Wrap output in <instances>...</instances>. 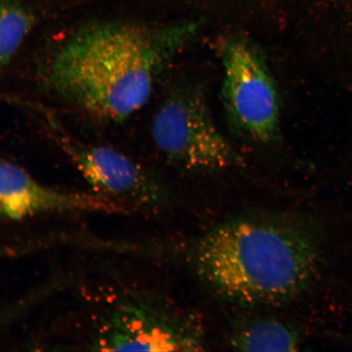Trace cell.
<instances>
[{"instance_id":"cell-1","label":"cell","mask_w":352,"mask_h":352,"mask_svg":"<svg viewBox=\"0 0 352 352\" xmlns=\"http://www.w3.org/2000/svg\"><path fill=\"white\" fill-rule=\"evenodd\" d=\"M315 224L294 214L255 212L224 221L193 244L198 277L223 300L245 307L283 305L307 292L322 259Z\"/></svg>"},{"instance_id":"cell-2","label":"cell","mask_w":352,"mask_h":352,"mask_svg":"<svg viewBox=\"0 0 352 352\" xmlns=\"http://www.w3.org/2000/svg\"><path fill=\"white\" fill-rule=\"evenodd\" d=\"M199 28L197 21L153 28L92 22L59 48L48 85L92 116L124 121L146 104L158 77L192 42Z\"/></svg>"},{"instance_id":"cell-3","label":"cell","mask_w":352,"mask_h":352,"mask_svg":"<svg viewBox=\"0 0 352 352\" xmlns=\"http://www.w3.org/2000/svg\"><path fill=\"white\" fill-rule=\"evenodd\" d=\"M89 345L107 351H201L204 327L195 315L151 294L117 299L101 310Z\"/></svg>"},{"instance_id":"cell-4","label":"cell","mask_w":352,"mask_h":352,"mask_svg":"<svg viewBox=\"0 0 352 352\" xmlns=\"http://www.w3.org/2000/svg\"><path fill=\"white\" fill-rule=\"evenodd\" d=\"M151 132L165 160L184 170L218 173L245 165L215 125L204 91L195 85L170 91L153 117Z\"/></svg>"},{"instance_id":"cell-5","label":"cell","mask_w":352,"mask_h":352,"mask_svg":"<svg viewBox=\"0 0 352 352\" xmlns=\"http://www.w3.org/2000/svg\"><path fill=\"white\" fill-rule=\"evenodd\" d=\"M222 100L231 129L246 142L270 145L278 139V90L265 57L241 36L223 38Z\"/></svg>"},{"instance_id":"cell-6","label":"cell","mask_w":352,"mask_h":352,"mask_svg":"<svg viewBox=\"0 0 352 352\" xmlns=\"http://www.w3.org/2000/svg\"><path fill=\"white\" fill-rule=\"evenodd\" d=\"M57 143L96 192L125 205L131 212H158L170 202L164 183L144 166L113 148L83 144L61 135Z\"/></svg>"},{"instance_id":"cell-7","label":"cell","mask_w":352,"mask_h":352,"mask_svg":"<svg viewBox=\"0 0 352 352\" xmlns=\"http://www.w3.org/2000/svg\"><path fill=\"white\" fill-rule=\"evenodd\" d=\"M129 213L120 201L98 192L57 190L22 167L0 160V219L21 220L47 213Z\"/></svg>"},{"instance_id":"cell-8","label":"cell","mask_w":352,"mask_h":352,"mask_svg":"<svg viewBox=\"0 0 352 352\" xmlns=\"http://www.w3.org/2000/svg\"><path fill=\"white\" fill-rule=\"evenodd\" d=\"M228 345L239 351H293L299 345L296 329L270 316L236 320L228 333Z\"/></svg>"},{"instance_id":"cell-9","label":"cell","mask_w":352,"mask_h":352,"mask_svg":"<svg viewBox=\"0 0 352 352\" xmlns=\"http://www.w3.org/2000/svg\"><path fill=\"white\" fill-rule=\"evenodd\" d=\"M33 17L12 2H0V67L7 65L32 30Z\"/></svg>"},{"instance_id":"cell-10","label":"cell","mask_w":352,"mask_h":352,"mask_svg":"<svg viewBox=\"0 0 352 352\" xmlns=\"http://www.w3.org/2000/svg\"><path fill=\"white\" fill-rule=\"evenodd\" d=\"M2 69V68H1V67H0V69Z\"/></svg>"}]
</instances>
